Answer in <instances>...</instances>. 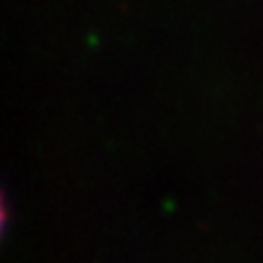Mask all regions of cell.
Segmentation results:
<instances>
[{
    "label": "cell",
    "instance_id": "1",
    "mask_svg": "<svg viewBox=\"0 0 263 263\" xmlns=\"http://www.w3.org/2000/svg\"><path fill=\"white\" fill-rule=\"evenodd\" d=\"M5 219H7V209H5L3 193H0V235H3V228H5Z\"/></svg>",
    "mask_w": 263,
    "mask_h": 263
}]
</instances>
